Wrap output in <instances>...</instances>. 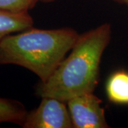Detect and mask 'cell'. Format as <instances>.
<instances>
[{
	"label": "cell",
	"instance_id": "6da1fadb",
	"mask_svg": "<svg viewBox=\"0 0 128 128\" xmlns=\"http://www.w3.org/2000/svg\"><path fill=\"white\" fill-rule=\"evenodd\" d=\"M110 39L108 23L79 34L68 56L46 82L37 84L36 96L67 102L76 96L93 92L99 82L101 58Z\"/></svg>",
	"mask_w": 128,
	"mask_h": 128
},
{
	"label": "cell",
	"instance_id": "7a4b0ae2",
	"mask_svg": "<svg viewBox=\"0 0 128 128\" xmlns=\"http://www.w3.org/2000/svg\"><path fill=\"white\" fill-rule=\"evenodd\" d=\"M79 34L71 28H30L0 41V66L12 64L36 74L46 82L72 49Z\"/></svg>",
	"mask_w": 128,
	"mask_h": 128
},
{
	"label": "cell",
	"instance_id": "3957f363",
	"mask_svg": "<svg viewBox=\"0 0 128 128\" xmlns=\"http://www.w3.org/2000/svg\"><path fill=\"white\" fill-rule=\"evenodd\" d=\"M24 128H73L67 102L54 98H42L36 109L28 112Z\"/></svg>",
	"mask_w": 128,
	"mask_h": 128
},
{
	"label": "cell",
	"instance_id": "277c9868",
	"mask_svg": "<svg viewBox=\"0 0 128 128\" xmlns=\"http://www.w3.org/2000/svg\"><path fill=\"white\" fill-rule=\"evenodd\" d=\"M75 128H108L102 100L93 92L76 96L67 102Z\"/></svg>",
	"mask_w": 128,
	"mask_h": 128
},
{
	"label": "cell",
	"instance_id": "5b68a950",
	"mask_svg": "<svg viewBox=\"0 0 128 128\" xmlns=\"http://www.w3.org/2000/svg\"><path fill=\"white\" fill-rule=\"evenodd\" d=\"M34 24L28 12L13 13L0 9V41L8 35L32 28Z\"/></svg>",
	"mask_w": 128,
	"mask_h": 128
},
{
	"label": "cell",
	"instance_id": "8992f818",
	"mask_svg": "<svg viewBox=\"0 0 128 128\" xmlns=\"http://www.w3.org/2000/svg\"><path fill=\"white\" fill-rule=\"evenodd\" d=\"M105 90L108 100L117 105H128V71L116 70L108 78Z\"/></svg>",
	"mask_w": 128,
	"mask_h": 128
},
{
	"label": "cell",
	"instance_id": "52a82bcc",
	"mask_svg": "<svg viewBox=\"0 0 128 128\" xmlns=\"http://www.w3.org/2000/svg\"><path fill=\"white\" fill-rule=\"evenodd\" d=\"M27 114V110L22 102L0 98V123L10 122L22 126Z\"/></svg>",
	"mask_w": 128,
	"mask_h": 128
},
{
	"label": "cell",
	"instance_id": "ba28073f",
	"mask_svg": "<svg viewBox=\"0 0 128 128\" xmlns=\"http://www.w3.org/2000/svg\"><path fill=\"white\" fill-rule=\"evenodd\" d=\"M37 2V0H0V9L13 13L28 12Z\"/></svg>",
	"mask_w": 128,
	"mask_h": 128
},
{
	"label": "cell",
	"instance_id": "9c48e42d",
	"mask_svg": "<svg viewBox=\"0 0 128 128\" xmlns=\"http://www.w3.org/2000/svg\"><path fill=\"white\" fill-rule=\"evenodd\" d=\"M114 2H117L118 3H120V4H125L128 6V0H113Z\"/></svg>",
	"mask_w": 128,
	"mask_h": 128
},
{
	"label": "cell",
	"instance_id": "30bf717a",
	"mask_svg": "<svg viewBox=\"0 0 128 128\" xmlns=\"http://www.w3.org/2000/svg\"><path fill=\"white\" fill-rule=\"evenodd\" d=\"M38 2H44V3H50V2H54L56 0H37Z\"/></svg>",
	"mask_w": 128,
	"mask_h": 128
}]
</instances>
